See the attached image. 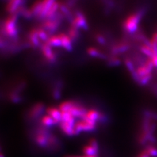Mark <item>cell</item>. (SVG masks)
Listing matches in <instances>:
<instances>
[{
    "instance_id": "cell-24",
    "label": "cell",
    "mask_w": 157,
    "mask_h": 157,
    "mask_svg": "<svg viewBox=\"0 0 157 157\" xmlns=\"http://www.w3.org/2000/svg\"><path fill=\"white\" fill-rule=\"evenodd\" d=\"M109 63H111V65L116 66V65L119 64L120 60H119V58H117L114 56V57H112L109 59Z\"/></svg>"
},
{
    "instance_id": "cell-31",
    "label": "cell",
    "mask_w": 157,
    "mask_h": 157,
    "mask_svg": "<svg viewBox=\"0 0 157 157\" xmlns=\"http://www.w3.org/2000/svg\"><path fill=\"white\" fill-rule=\"evenodd\" d=\"M2 45H3V43L1 41H0V47H2Z\"/></svg>"
},
{
    "instance_id": "cell-29",
    "label": "cell",
    "mask_w": 157,
    "mask_h": 157,
    "mask_svg": "<svg viewBox=\"0 0 157 157\" xmlns=\"http://www.w3.org/2000/svg\"><path fill=\"white\" fill-rule=\"evenodd\" d=\"M85 157H98V156H85Z\"/></svg>"
},
{
    "instance_id": "cell-5",
    "label": "cell",
    "mask_w": 157,
    "mask_h": 157,
    "mask_svg": "<svg viewBox=\"0 0 157 157\" xmlns=\"http://www.w3.org/2000/svg\"><path fill=\"white\" fill-rule=\"evenodd\" d=\"M47 115L50 116L52 119L59 124L62 121V112L56 107H48L47 109Z\"/></svg>"
},
{
    "instance_id": "cell-21",
    "label": "cell",
    "mask_w": 157,
    "mask_h": 157,
    "mask_svg": "<svg viewBox=\"0 0 157 157\" xmlns=\"http://www.w3.org/2000/svg\"><path fill=\"white\" fill-rule=\"evenodd\" d=\"M88 53L89 55L92 57H96V58H104L105 56L103 53L100 52L99 51L97 50L95 48H89L88 50Z\"/></svg>"
},
{
    "instance_id": "cell-12",
    "label": "cell",
    "mask_w": 157,
    "mask_h": 157,
    "mask_svg": "<svg viewBox=\"0 0 157 157\" xmlns=\"http://www.w3.org/2000/svg\"><path fill=\"white\" fill-rule=\"evenodd\" d=\"M61 42H62V47L66 49L67 51H70L72 48V40L69 37V36L65 35V34H61L60 35Z\"/></svg>"
},
{
    "instance_id": "cell-17",
    "label": "cell",
    "mask_w": 157,
    "mask_h": 157,
    "mask_svg": "<svg viewBox=\"0 0 157 157\" xmlns=\"http://www.w3.org/2000/svg\"><path fill=\"white\" fill-rule=\"evenodd\" d=\"M44 27L45 28L46 30L49 32L55 31L58 28V22L54 21L51 19H49L44 23Z\"/></svg>"
},
{
    "instance_id": "cell-1",
    "label": "cell",
    "mask_w": 157,
    "mask_h": 157,
    "mask_svg": "<svg viewBox=\"0 0 157 157\" xmlns=\"http://www.w3.org/2000/svg\"><path fill=\"white\" fill-rule=\"evenodd\" d=\"M146 9L141 8L128 16L122 23V28L127 33H135L138 30L139 24L144 16Z\"/></svg>"
},
{
    "instance_id": "cell-4",
    "label": "cell",
    "mask_w": 157,
    "mask_h": 157,
    "mask_svg": "<svg viewBox=\"0 0 157 157\" xmlns=\"http://www.w3.org/2000/svg\"><path fill=\"white\" fill-rule=\"evenodd\" d=\"M45 111V105L39 103L33 105L28 113V119L30 121H35L40 117Z\"/></svg>"
},
{
    "instance_id": "cell-2",
    "label": "cell",
    "mask_w": 157,
    "mask_h": 157,
    "mask_svg": "<svg viewBox=\"0 0 157 157\" xmlns=\"http://www.w3.org/2000/svg\"><path fill=\"white\" fill-rule=\"evenodd\" d=\"M74 129L75 136L78 135L82 132H94L97 129V123L85 118L75 122Z\"/></svg>"
},
{
    "instance_id": "cell-18",
    "label": "cell",
    "mask_w": 157,
    "mask_h": 157,
    "mask_svg": "<svg viewBox=\"0 0 157 157\" xmlns=\"http://www.w3.org/2000/svg\"><path fill=\"white\" fill-rule=\"evenodd\" d=\"M82 152L85 154V156H98L99 154L98 151L88 145L83 147Z\"/></svg>"
},
{
    "instance_id": "cell-32",
    "label": "cell",
    "mask_w": 157,
    "mask_h": 157,
    "mask_svg": "<svg viewBox=\"0 0 157 157\" xmlns=\"http://www.w3.org/2000/svg\"><path fill=\"white\" fill-rule=\"evenodd\" d=\"M2 151V147H1V146H0V151Z\"/></svg>"
},
{
    "instance_id": "cell-3",
    "label": "cell",
    "mask_w": 157,
    "mask_h": 157,
    "mask_svg": "<svg viewBox=\"0 0 157 157\" xmlns=\"http://www.w3.org/2000/svg\"><path fill=\"white\" fill-rule=\"evenodd\" d=\"M16 18L12 17L8 18L4 24V32L9 37H15L17 34Z\"/></svg>"
},
{
    "instance_id": "cell-20",
    "label": "cell",
    "mask_w": 157,
    "mask_h": 157,
    "mask_svg": "<svg viewBox=\"0 0 157 157\" xmlns=\"http://www.w3.org/2000/svg\"><path fill=\"white\" fill-rule=\"evenodd\" d=\"M151 157H157V147L153 145H148L144 149Z\"/></svg>"
},
{
    "instance_id": "cell-26",
    "label": "cell",
    "mask_w": 157,
    "mask_h": 157,
    "mask_svg": "<svg viewBox=\"0 0 157 157\" xmlns=\"http://www.w3.org/2000/svg\"><path fill=\"white\" fill-rule=\"evenodd\" d=\"M137 157H151L149 154L147 153V151L144 149V151H142L141 152L139 153V155H137Z\"/></svg>"
},
{
    "instance_id": "cell-9",
    "label": "cell",
    "mask_w": 157,
    "mask_h": 157,
    "mask_svg": "<svg viewBox=\"0 0 157 157\" xmlns=\"http://www.w3.org/2000/svg\"><path fill=\"white\" fill-rule=\"evenodd\" d=\"M22 2L23 0H10L7 7L8 12L12 14L15 13L21 8Z\"/></svg>"
},
{
    "instance_id": "cell-22",
    "label": "cell",
    "mask_w": 157,
    "mask_h": 157,
    "mask_svg": "<svg viewBox=\"0 0 157 157\" xmlns=\"http://www.w3.org/2000/svg\"><path fill=\"white\" fill-rule=\"evenodd\" d=\"M88 145H90V147H92L93 149H94L96 151H98V153L100 152V145L99 144H98V141L94 139V138H91L88 141Z\"/></svg>"
},
{
    "instance_id": "cell-30",
    "label": "cell",
    "mask_w": 157,
    "mask_h": 157,
    "mask_svg": "<svg viewBox=\"0 0 157 157\" xmlns=\"http://www.w3.org/2000/svg\"><path fill=\"white\" fill-rule=\"evenodd\" d=\"M0 157H5V156L2 153H0Z\"/></svg>"
},
{
    "instance_id": "cell-6",
    "label": "cell",
    "mask_w": 157,
    "mask_h": 157,
    "mask_svg": "<svg viewBox=\"0 0 157 157\" xmlns=\"http://www.w3.org/2000/svg\"><path fill=\"white\" fill-rule=\"evenodd\" d=\"M41 50L43 56L47 58L48 61L51 62L55 61L56 55L55 52L52 51V49L50 45H48L47 43L44 44L43 45H42Z\"/></svg>"
},
{
    "instance_id": "cell-8",
    "label": "cell",
    "mask_w": 157,
    "mask_h": 157,
    "mask_svg": "<svg viewBox=\"0 0 157 157\" xmlns=\"http://www.w3.org/2000/svg\"><path fill=\"white\" fill-rule=\"evenodd\" d=\"M73 25L77 28H84L87 26V22L85 17L82 14L78 13L76 14L73 22Z\"/></svg>"
},
{
    "instance_id": "cell-19",
    "label": "cell",
    "mask_w": 157,
    "mask_h": 157,
    "mask_svg": "<svg viewBox=\"0 0 157 157\" xmlns=\"http://www.w3.org/2000/svg\"><path fill=\"white\" fill-rule=\"evenodd\" d=\"M29 39L30 41L32 43V45L34 46H39L40 45V39H39L37 31H33L31 32L30 35H29Z\"/></svg>"
},
{
    "instance_id": "cell-13",
    "label": "cell",
    "mask_w": 157,
    "mask_h": 157,
    "mask_svg": "<svg viewBox=\"0 0 157 157\" xmlns=\"http://www.w3.org/2000/svg\"><path fill=\"white\" fill-rule=\"evenodd\" d=\"M41 125L44 127H45V128H50L52 126H54L55 125H57V124L50 116L45 115L41 118Z\"/></svg>"
},
{
    "instance_id": "cell-23",
    "label": "cell",
    "mask_w": 157,
    "mask_h": 157,
    "mask_svg": "<svg viewBox=\"0 0 157 157\" xmlns=\"http://www.w3.org/2000/svg\"><path fill=\"white\" fill-rule=\"evenodd\" d=\"M37 33H38V36L39 39H40V40L47 41L48 39H49L47 35V32L43 30V29H39V30H37Z\"/></svg>"
},
{
    "instance_id": "cell-27",
    "label": "cell",
    "mask_w": 157,
    "mask_h": 157,
    "mask_svg": "<svg viewBox=\"0 0 157 157\" xmlns=\"http://www.w3.org/2000/svg\"><path fill=\"white\" fill-rule=\"evenodd\" d=\"M152 92L154 94L157 96V84H155L152 87Z\"/></svg>"
},
{
    "instance_id": "cell-7",
    "label": "cell",
    "mask_w": 157,
    "mask_h": 157,
    "mask_svg": "<svg viewBox=\"0 0 157 157\" xmlns=\"http://www.w3.org/2000/svg\"><path fill=\"white\" fill-rule=\"evenodd\" d=\"M59 126H60V128L63 132V133L67 136H75V129H74V126H72L71 124L67 123L66 122L62 121L60 124H59Z\"/></svg>"
},
{
    "instance_id": "cell-25",
    "label": "cell",
    "mask_w": 157,
    "mask_h": 157,
    "mask_svg": "<svg viewBox=\"0 0 157 157\" xmlns=\"http://www.w3.org/2000/svg\"><path fill=\"white\" fill-rule=\"evenodd\" d=\"M96 39H97L98 41L99 42V43H100L101 44H105V43H106L105 38L104 36H98L97 37H96Z\"/></svg>"
},
{
    "instance_id": "cell-28",
    "label": "cell",
    "mask_w": 157,
    "mask_h": 157,
    "mask_svg": "<svg viewBox=\"0 0 157 157\" xmlns=\"http://www.w3.org/2000/svg\"><path fill=\"white\" fill-rule=\"evenodd\" d=\"M65 157H85V155L82 156H66Z\"/></svg>"
},
{
    "instance_id": "cell-16",
    "label": "cell",
    "mask_w": 157,
    "mask_h": 157,
    "mask_svg": "<svg viewBox=\"0 0 157 157\" xmlns=\"http://www.w3.org/2000/svg\"><path fill=\"white\" fill-rule=\"evenodd\" d=\"M47 43L51 47H62V42L60 36H54L49 37Z\"/></svg>"
},
{
    "instance_id": "cell-15",
    "label": "cell",
    "mask_w": 157,
    "mask_h": 157,
    "mask_svg": "<svg viewBox=\"0 0 157 157\" xmlns=\"http://www.w3.org/2000/svg\"><path fill=\"white\" fill-rule=\"evenodd\" d=\"M75 105V101H66L59 105V110L61 112H70L71 108Z\"/></svg>"
},
{
    "instance_id": "cell-14",
    "label": "cell",
    "mask_w": 157,
    "mask_h": 157,
    "mask_svg": "<svg viewBox=\"0 0 157 157\" xmlns=\"http://www.w3.org/2000/svg\"><path fill=\"white\" fill-rule=\"evenodd\" d=\"M42 10H43V2L37 1L35 4L33 5V6L31 9L32 15H34L39 18L42 12Z\"/></svg>"
},
{
    "instance_id": "cell-11",
    "label": "cell",
    "mask_w": 157,
    "mask_h": 157,
    "mask_svg": "<svg viewBox=\"0 0 157 157\" xmlns=\"http://www.w3.org/2000/svg\"><path fill=\"white\" fill-rule=\"evenodd\" d=\"M100 114H101V112L99 111L95 110V109H90V110H88L85 118L98 123V121H99V119H100Z\"/></svg>"
},
{
    "instance_id": "cell-10",
    "label": "cell",
    "mask_w": 157,
    "mask_h": 157,
    "mask_svg": "<svg viewBox=\"0 0 157 157\" xmlns=\"http://www.w3.org/2000/svg\"><path fill=\"white\" fill-rule=\"evenodd\" d=\"M130 48V45L128 42H122L117 44L113 47V52L114 54L122 53L128 51Z\"/></svg>"
}]
</instances>
